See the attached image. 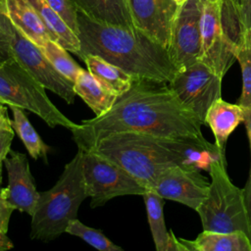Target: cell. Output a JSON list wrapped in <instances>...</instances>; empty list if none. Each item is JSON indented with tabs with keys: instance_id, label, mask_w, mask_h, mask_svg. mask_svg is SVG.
I'll return each mask as SVG.
<instances>
[{
	"instance_id": "cell-12",
	"label": "cell",
	"mask_w": 251,
	"mask_h": 251,
	"mask_svg": "<svg viewBox=\"0 0 251 251\" xmlns=\"http://www.w3.org/2000/svg\"><path fill=\"white\" fill-rule=\"evenodd\" d=\"M210 182L193 164L176 165L156 178L152 190L164 199L176 201L197 210L208 195Z\"/></svg>"
},
{
	"instance_id": "cell-22",
	"label": "cell",
	"mask_w": 251,
	"mask_h": 251,
	"mask_svg": "<svg viewBox=\"0 0 251 251\" xmlns=\"http://www.w3.org/2000/svg\"><path fill=\"white\" fill-rule=\"evenodd\" d=\"M146 207L148 224L157 251H170L172 230L168 231L164 219V198L152 189L142 195Z\"/></svg>"
},
{
	"instance_id": "cell-29",
	"label": "cell",
	"mask_w": 251,
	"mask_h": 251,
	"mask_svg": "<svg viewBox=\"0 0 251 251\" xmlns=\"http://www.w3.org/2000/svg\"><path fill=\"white\" fill-rule=\"evenodd\" d=\"M5 6V0H0V65L13 58L9 37L2 24V12Z\"/></svg>"
},
{
	"instance_id": "cell-23",
	"label": "cell",
	"mask_w": 251,
	"mask_h": 251,
	"mask_svg": "<svg viewBox=\"0 0 251 251\" xmlns=\"http://www.w3.org/2000/svg\"><path fill=\"white\" fill-rule=\"evenodd\" d=\"M10 108L13 114L11 126L23 141L29 156L34 160L43 158L47 162V154L51 148L41 139L37 131L26 118L24 109L14 105L10 106Z\"/></svg>"
},
{
	"instance_id": "cell-38",
	"label": "cell",
	"mask_w": 251,
	"mask_h": 251,
	"mask_svg": "<svg viewBox=\"0 0 251 251\" xmlns=\"http://www.w3.org/2000/svg\"><path fill=\"white\" fill-rule=\"evenodd\" d=\"M202 2H207V1H215V0H201Z\"/></svg>"
},
{
	"instance_id": "cell-7",
	"label": "cell",
	"mask_w": 251,
	"mask_h": 251,
	"mask_svg": "<svg viewBox=\"0 0 251 251\" xmlns=\"http://www.w3.org/2000/svg\"><path fill=\"white\" fill-rule=\"evenodd\" d=\"M2 24L9 37L13 58L43 87L60 96L68 104H73L76 96L74 82L54 68L40 46L32 42L13 25L6 13L5 6L2 12Z\"/></svg>"
},
{
	"instance_id": "cell-1",
	"label": "cell",
	"mask_w": 251,
	"mask_h": 251,
	"mask_svg": "<svg viewBox=\"0 0 251 251\" xmlns=\"http://www.w3.org/2000/svg\"><path fill=\"white\" fill-rule=\"evenodd\" d=\"M201 126L202 123L184 108L169 83L134 78L129 89L117 97L108 112L83 120L72 133L77 148L83 151L91 150L110 134L124 131L193 142L218 151L215 144L204 138Z\"/></svg>"
},
{
	"instance_id": "cell-36",
	"label": "cell",
	"mask_w": 251,
	"mask_h": 251,
	"mask_svg": "<svg viewBox=\"0 0 251 251\" xmlns=\"http://www.w3.org/2000/svg\"><path fill=\"white\" fill-rule=\"evenodd\" d=\"M186 1H188V0H175V2H176L178 6H181V5L184 4Z\"/></svg>"
},
{
	"instance_id": "cell-28",
	"label": "cell",
	"mask_w": 251,
	"mask_h": 251,
	"mask_svg": "<svg viewBox=\"0 0 251 251\" xmlns=\"http://www.w3.org/2000/svg\"><path fill=\"white\" fill-rule=\"evenodd\" d=\"M244 30V41L251 40V0H235ZM244 43V42H243Z\"/></svg>"
},
{
	"instance_id": "cell-6",
	"label": "cell",
	"mask_w": 251,
	"mask_h": 251,
	"mask_svg": "<svg viewBox=\"0 0 251 251\" xmlns=\"http://www.w3.org/2000/svg\"><path fill=\"white\" fill-rule=\"evenodd\" d=\"M45 89L14 58L0 66V102L36 114L50 127L59 126L72 131L77 124L60 112Z\"/></svg>"
},
{
	"instance_id": "cell-26",
	"label": "cell",
	"mask_w": 251,
	"mask_h": 251,
	"mask_svg": "<svg viewBox=\"0 0 251 251\" xmlns=\"http://www.w3.org/2000/svg\"><path fill=\"white\" fill-rule=\"evenodd\" d=\"M235 58L241 68L242 91L238 98L240 106L251 104V40H246L235 52Z\"/></svg>"
},
{
	"instance_id": "cell-18",
	"label": "cell",
	"mask_w": 251,
	"mask_h": 251,
	"mask_svg": "<svg viewBox=\"0 0 251 251\" xmlns=\"http://www.w3.org/2000/svg\"><path fill=\"white\" fill-rule=\"evenodd\" d=\"M76 9L90 19L109 25L134 26L126 0H74Z\"/></svg>"
},
{
	"instance_id": "cell-15",
	"label": "cell",
	"mask_w": 251,
	"mask_h": 251,
	"mask_svg": "<svg viewBox=\"0 0 251 251\" xmlns=\"http://www.w3.org/2000/svg\"><path fill=\"white\" fill-rule=\"evenodd\" d=\"M243 122V111L239 104L226 102L222 98L216 100L209 108L205 124L212 129L219 158L226 162V145L229 135Z\"/></svg>"
},
{
	"instance_id": "cell-16",
	"label": "cell",
	"mask_w": 251,
	"mask_h": 251,
	"mask_svg": "<svg viewBox=\"0 0 251 251\" xmlns=\"http://www.w3.org/2000/svg\"><path fill=\"white\" fill-rule=\"evenodd\" d=\"M6 13L13 25L38 46L51 39L44 24L26 0H5Z\"/></svg>"
},
{
	"instance_id": "cell-14",
	"label": "cell",
	"mask_w": 251,
	"mask_h": 251,
	"mask_svg": "<svg viewBox=\"0 0 251 251\" xmlns=\"http://www.w3.org/2000/svg\"><path fill=\"white\" fill-rule=\"evenodd\" d=\"M8 174V185L0 190V195L15 210L33 215L39 192L30 173L27 157L18 151L10 150L3 161Z\"/></svg>"
},
{
	"instance_id": "cell-17",
	"label": "cell",
	"mask_w": 251,
	"mask_h": 251,
	"mask_svg": "<svg viewBox=\"0 0 251 251\" xmlns=\"http://www.w3.org/2000/svg\"><path fill=\"white\" fill-rule=\"evenodd\" d=\"M186 251H251V240L243 231L203 230L194 240L178 238Z\"/></svg>"
},
{
	"instance_id": "cell-25",
	"label": "cell",
	"mask_w": 251,
	"mask_h": 251,
	"mask_svg": "<svg viewBox=\"0 0 251 251\" xmlns=\"http://www.w3.org/2000/svg\"><path fill=\"white\" fill-rule=\"evenodd\" d=\"M65 232L81 238L92 247L101 251H123L122 247L112 242L101 230L82 224L77 218L69 223Z\"/></svg>"
},
{
	"instance_id": "cell-32",
	"label": "cell",
	"mask_w": 251,
	"mask_h": 251,
	"mask_svg": "<svg viewBox=\"0 0 251 251\" xmlns=\"http://www.w3.org/2000/svg\"><path fill=\"white\" fill-rule=\"evenodd\" d=\"M243 197H244V204H245V209H246V214L248 219L250 240H251V171H250L249 177L243 188Z\"/></svg>"
},
{
	"instance_id": "cell-9",
	"label": "cell",
	"mask_w": 251,
	"mask_h": 251,
	"mask_svg": "<svg viewBox=\"0 0 251 251\" xmlns=\"http://www.w3.org/2000/svg\"><path fill=\"white\" fill-rule=\"evenodd\" d=\"M222 79L199 60L178 71L169 85L184 108L204 125L210 106L222 98Z\"/></svg>"
},
{
	"instance_id": "cell-2",
	"label": "cell",
	"mask_w": 251,
	"mask_h": 251,
	"mask_svg": "<svg viewBox=\"0 0 251 251\" xmlns=\"http://www.w3.org/2000/svg\"><path fill=\"white\" fill-rule=\"evenodd\" d=\"M79 58L95 55L135 78L169 83L178 72L169 50L135 26L94 21L77 10Z\"/></svg>"
},
{
	"instance_id": "cell-3",
	"label": "cell",
	"mask_w": 251,
	"mask_h": 251,
	"mask_svg": "<svg viewBox=\"0 0 251 251\" xmlns=\"http://www.w3.org/2000/svg\"><path fill=\"white\" fill-rule=\"evenodd\" d=\"M89 151L114 162L147 189L170 167L185 164L209 167L219 157L218 151L197 143L136 131L110 134Z\"/></svg>"
},
{
	"instance_id": "cell-19",
	"label": "cell",
	"mask_w": 251,
	"mask_h": 251,
	"mask_svg": "<svg viewBox=\"0 0 251 251\" xmlns=\"http://www.w3.org/2000/svg\"><path fill=\"white\" fill-rule=\"evenodd\" d=\"M38 14L50 37L69 52L79 51V39L75 32L66 24L62 17L45 0H26Z\"/></svg>"
},
{
	"instance_id": "cell-8",
	"label": "cell",
	"mask_w": 251,
	"mask_h": 251,
	"mask_svg": "<svg viewBox=\"0 0 251 251\" xmlns=\"http://www.w3.org/2000/svg\"><path fill=\"white\" fill-rule=\"evenodd\" d=\"M82 173L91 208L118 196H142L148 190L120 166L92 151H83Z\"/></svg>"
},
{
	"instance_id": "cell-24",
	"label": "cell",
	"mask_w": 251,
	"mask_h": 251,
	"mask_svg": "<svg viewBox=\"0 0 251 251\" xmlns=\"http://www.w3.org/2000/svg\"><path fill=\"white\" fill-rule=\"evenodd\" d=\"M41 49L54 68L68 79L75 82L81 68L69 55L68 50L52 39L47 40L41 46Z\"/></svg>"
},
{
	"instance_id": "cell-33",
	"label": "cell",
	"mask_w": 251,
	"mask_h": 251,
	"mask_svg": "<svg viewBox=\"0 0 251 251\" xmlns=\"http://www.w3.org/2000/svg\"><path fill=\"white\" fill-rule=\"evenodd\" d=\"M241 107L243 111V123L247 130V135H248L250 150H251V104L247 106H241Z\"/></svg>"
},
{
	"instance_id": "cell-21",
	"label": "cell",
	"mask_w": 251,
	"mask_h": 251,
	"mask_svg": "<svg viewBox=\"0 0 251 251\" xmlns=\"http://www.w3.org/2000/svg\"><path fill=\"white\" fill-rule=\"evenodd\" d=\"M92 75L113 94L120 96L129 89L135 77L121 68L95 56L85 55L81 58Z\"/></svg>"
},
{
	"instance_id": "cell-11",
	"label": "cell",
	"mask_w": 251,
	"mask_h": 251,
	"mask_svg": "<svg viewBox=\"0 0 251 251\" xmlns=\"http://www.w3.org/2000/svg\"><path fill=\"white\" fill-rule=\"evenodd\" d=\"M200 61L220 76L229 70L235 58V50L226 40L221 21V0L203 3L200 18Z\"/></svg>"
},
{
	"instance_id": "cell-27",
	"label": "cell",
	"mask_w": 251,
	"mask_h": 251,
	"mask_svg": "<svg viewBox=\"0 0 251 251\" xmlns=\"http://www.w3.org/2000/svg\"><path fill=\"white\" fill-rule=\"evenodd\" d=\"M66 22L74 32L78 33L77 9L74 0H45Z\"/></svg>"
},
{
	"instance_id": "cell-35",
	"label": "cell",
	"mask_w": 251,
	"mask_h": 251,
	"mask_svg": "<svg viewBox=\"0 0 251 251\" xmlns=\"http://www.w3.org/2000/svg\"><path fill=\"white\" fill-rule=\"evenodd\" d=\"M13 242L11 241V239L6 235V233L0 232V251H4V250H9L11 248H13Z\"/></svg>"
},
{
	"instance_id": "cell-13",
	"label": "cell",
	"mask_w": 251,
	"mask_h": 251,
	"mask_svg": "<svg viewBox=\"0 0 251 251\" xmlns=\"http://www.w3.org/2000/svg\"><path fill=\"white\" fill-rule=\"evenodd\" d=\"M133 25L169 49L171 29L179 6L175 0H126Z\"/></svg>"
},
{
	"instance_id": "cell-20",
	"label": "cell",
	"mask_w": 251,
	"mask_h": 251,
	"mask_svg": "<svg viewBox=\"0 0 251 251\" xmlns=\"http://www.w3.org/2000/svg\"><path fill=\"white\" fill-rule=\"evenodd\" d=\"M74 90L96 116H101L108 112L118 97L105 88L88 70L83 69L76 75L74 82Z\"/></svg>"
},
{
	"instance_id": "cell-31",
	"label": "cell",
	"mask_w": 251,
	"mask_h": 251,
	"mask_svg": "<svg viewBox=\"0 0 251 251\" xmlns=\"http://www.w3.org/2000/svg\"><path fill=\"white\" fill-rule=\"evenodd\" d=\"M15 209L0 195V232L7 233L9 222Z\"/></svg>"
},
{
	"instance_id": "cell-4",
	"label": "cell",
	"mask_w": 251,
	"mask_h": 251,
	"mask_svg": "<svg viewBox=\"0 0 251 251\" xmlns=\"http://www.w3.org/2000/svg\"><path fill=\"white\" fill-rule=\"evenodd\" d=\"M83 151L78 149L66 164L53 187L39 192V198L31 216L30 238L50 241L63 232L69 223L76 219L82 201L87 197L83 173Z\"/></svg>"
},
{
	"instance_id": "cell-30",
	"label": "cell",
	"mask_w": 251,
	"mask_h": 251,
	"mask_svg": "<svg viewBox=\"0 0 251 251\" xmlns=\"http://www.w3.org/2000/svg\"><path fill=\"white\" fill-rule=\"evenodd\" d=\"M15 130L12 126H0V164L3 163L11 150Z\"/></svg>"
},
{
	"instance_id": "cell-5",
	"label": "cell",
	"mask_w": 251,
	"mask_h": 251,
	"mask_svg": "<svg viewBox=\"0 0 251 251\" xmlns=\"http://www.w3.org/2000/svg\"><path fill=\"white\" fill-rule=\"evenodd\" d=\"M208 171L211 176L208 195L196 210L203 230H240L250 238L243 189L231 182L226 173V162L215 158L209 164Z\"/></svg>"
},
{
	"instance_id": "cell-34",
	"label": "cell",
	"mask_w": 251,
	"mask_h": 251,
	"mask_svg": "<svg viewBox=\"0 0 251 251\" xmlns=\"http://www.w3.org/2000/svg\"><path fill=\"white\" fill-rule=\"evenodd\" d=\"M0 126H12L11 120L8 115V109L2 102H0Z\"/></svg>"
},
{
	"instance_id": "cell-37",
	"label": "cell",
	"mask_w": 251,
	"mask_h": 251,
	"mask_svg": "<svg viewBox=\"0 0 251 251\" xmlns=\"http://www.w3.org/2000/svg\"><path fill=\"white\" fill-rule=\"evenodd\" d=\"M1 166L2 164H0V182H1Z\"/></svg>"
},
{
	"instance_id": "cell-39",
	"label": "cell",
	"mask_w": 251,
	"mask_h": 251,
	"mask_svg": "<svg viewBox=\"0 0 251 251\" xmlns=\"http://www.w3.org/2000/svg\"><path fill=\"white\" fill-rule=\"evenodd\" d=\"M0 66H1V65H0Z\"/></svg>"
},
{
	"instance_id": "cell-10",
	"label": "cell",
	"mask_w": 251,
	"mask_h": 251,
	"mask_svg": "<svg viewBox=\"0 0 251 251\" xmlns=\"http://www.w3.org/2000/svg\"><path fill=\"white\" fill-rule=\"evenodd\" d=\"M203 3L201 0L186 1L179 6L174 19L168 50L178 71L200 60V18Z\"/></svg>"
}]
</instances>
